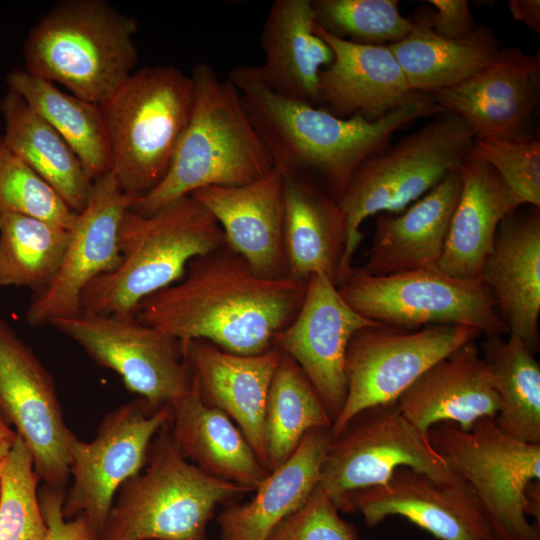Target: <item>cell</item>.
Wrapping results in <instances>:
<instances>
[{"instance_id": "obj_35", "label": "cell", "mask_w": 540, "mask_h": 540, "mask_svg": "<svg viewBox=\"0 0 540 540\" xmlns=\"http://www.w3.org/2000/svg\"><path fill=\"white\" fill-rule=\"evenodd\" d=\"M331 426L332 419L317 392L296 362L282 351L270 385L264 416L268 471L283 464L306 433Z\"/></svg>"}, {"instance_id": "obj_46", "label": "cell", "mask_w": 540, "mask_h": 540, "mask_svg": "<svg viewBox=\"0 0 540 540\" xmlns=\"http://www.w3.org/2000/svg\"><path fill=\"white\" fill-rule=\"evenodd\" d=\"M489 540H498L496 537H491Z\"/></svg>"}, {"instance_id": "obj_24", "label": "cell", "mask_w": 540, "mask_h": 540, "mask_svg": "<svg viewBox=\"0 0 540 540\" xmlns=\"http://www.w3.org/2000/svg\"><path fill=\"white\" fill-rule=\"evenodd\" d=\"M402 415L427 434L438 423L470 429L495 418L498 398L490 370L475 341L426 370L396 401Z\"/></svg>"}, {"instance_id": "obj_28", "label": "cell", "mask_w": 540, "mask_h": 540, "mask_svg": "<svg viewBox=\"0 0 540 540\" xmlns=\"http://www.w3.org/2000/svg\"><path fill=\"white\" fill-rule=\"evenodd\" d=\"M330 428L305 434L291 456L270 471L245 504H229L218 516L221 540H266L319 484Z\"/></svg>"}, {"instance_id": "obj_4", "label": "cell", "mask_w": 540, "mask_h": 540, "mask_svg": "<svg viewBox=\"0 0 540 540\" xmlns=\"http://www.w3.org/2000/svg\"><path fill=\"white\" fill-rule=\"evenodd\" d=\"M118 242L119 265L86 287L81 311L136 316L139 304L179 281L191 260L226 245L216 219L192 195L150 215L127 210Z\"/></svg>"}, {"instance_id": "obj_21", "label": "cell", "mask_w": 540, "mask_h": 540, "mask_svg": "<svg viewBox=\"0 0 540 540\" xmlns=\"http://www.w3.org/2000/svg\"><path fill=\"white\" fill-rule=\"evenodd\" d=\"M181 347L201 399L236 424L266 467L265 408L282 351L274 345L260 354L240 355L204 340L181 343Z\"/></svg>"}, {"instance_id": "obj_8", "label": "cell", "mask_w": 540, "mask_h": 540, "mask_svg": "<svg viewBox=\"0 0 540 540\" xmlns=\"http://www.w3.org/2000/svg\"><path fill=\"white\" fill-rule=\"evenodd\" d=\"M193 100L190 75L173 66H149L134 71L101 106L111 171L124 193L138 199L164 178Z\"/></svg>"}, {"instance_id": "obj_44", "label": "cell", "mask_w": 540, "mask_h": 540, "mask_svg": "<svg viewBox=\"0 0 540 540\" xmlns=\"http://www.w3.org/2000/svg\"><path fill=\"white\" fill-rule=\"evenodd\" d=\"M508 7L515 20L524 23L534 32L540 31L539 0H510Z\"/></svg>"}, {"instance_id": "obj_26", "label": "cell", "mask_w": 540, "mask_h": 540, "mask_svg": "<svg viewBox=\"0 0 540 540\" xmlns=\"http://www.w3.org/2000/svg\"><path fill=\"white\" fill-rule=\"evenodd\" d=\"M314 26L311 0H275L261 34L265 61L257 67L277 94L318 106L320 73L334 55Z\"/></svg>"}, {"instance_id": "obj_34", "label": "cell", "mask_w": 540, "mask_h": 540, "mask_svg": "<svg viewBox=\"0 0 540 540\" xmlns=\"http://www.w3.org/2000/svg\"><path fill=\"white\" fill-rule=\"evenodd\" d=\"M481 355L498 398L495 422L523 442L540 444V364L525 342L509 333L486 336Z\"/></svg>"}, {"instance_id": "obj_2", "label": "cell", "mask_w": 540, "mask_h": 540, "mask_svg": "<svg viewBox=\"0 0 540 540\" xmlns=\"http://www.w3.org/2000/svg\"><path fill=\"white\" fill-rule=\"evenodd\" d=\"M228 79L243 108L284 174L305 179L336 201L358 167L390 144L411 122L445 112L431 94L418 93L377 120L340 118L327 110L274 92L257 66L241 65Z\"/></svg>"}, {"instance_id": "obj_13", "label": "cell", "mask_w": 540, "mask_h": 540, "mask_svg": "<svg viewBox=\"0 0 540 540\" xmlns=\"http://www.w3.org/2000/svg\"><path fill=\"white\" fill-rule=\"evenodd\" d=\"M171 405L154 406L139 397L109 412L91 442L68 439L72 485L65 494L63 517H86L102 530L120 486L140 473L153 438L171 420Z\"/></svg>"}, {"instance_id": "obj_6", "label": "cell", "mask_w": 540, "mask_h": 540, "mask_svg": "<svg viewBox=\"0 0 540 540\" xmlns=\"http://www.w3.org/2000/svg\"><path fill=\"white\" fill-rule=\"evenodd\" d=\"M475 135L460 116L443 112L392 146L369 156L337 200L345 240L335 284L353 270L363 238V222L381 213L396 214L421 198L467 161Z\"/></svg>"}, {"instance_id": "obj_41", "label": "cell", "mask_w": 540, "mask_h": 540, "mask_svg": "<svg viewBox=\"0 0 540 540\" xmlns=\"http://www.w3.org/2000/svg\"><path fill=\"white\" fill-rule=\"evenodd\" d=\"M266 540H357L354 528L339 515L333 499L319 486L280 521Z\"/></svg>"}, {"instance_id": "obj_22", "label": "cell", "mask_w": 540, "mask_h": 540, "mask_svg": "<svg viewBox=\"0 0 540 540\" xmlns=\"http://www.w3.org/2000/svg\"><path fill=\"white\" fill-rule=\"evenodd\" d=\"M315 32L331 47L333 61L319 77L318 106L340 118L380 119L419 92L411 89L388 45L360 44L319 27Z\"/></svg>"}, {"instance_id": "obj_33", "label": "cell", "mask_w": 540, "mask_h": 540, "mask_svg": "<svg viewBox=\"0 0 540 540\" xmlns=\"http://www.w3.org/2000/svg\"><path fill=\"white\" fill-rule=\"evenodd\" d=\"M9 90L20 95L72 148L94 181L111 170L108 132L102 107L67 94L26 70L6 77Z\"/></svg>"}, {"instance_id": "obj_17", "label": "cell", "mask_w": 540, "mask_h": 540, "mask_svg": "<svg viewBox=\"0 0 540 540\" xmlns=\"http://www.w3.org/2000/svg\"><path fill=\"white\" fill-rule=\"evenodd\" d=\"M380 323L367 319L342 297L325 274H314L300 309L276 336V345L290 356L322 400L332 423L347 394L345 360L348 344L360 329Z\"/></svg>"}, {"instance_id": "obj_9", "label": "cell", "mask_w": 540, "mask_h": 540, "mask_svg": "<svg viewBox=\"0 0 540 540\" xmlns=\"http://www.w3.org/2000/svg\"><path fill=\"white\" fill-rule=\"evenodd\" d=\"M431 446L471 491L493 536L498 540H540L539 527L528 521L526 492L540 480V444L507 434L494 418L470 429L453 423L433 425Z\"/></svg>"}, {"instance_id": "obj_37", "label": "cell", "mask_w": 540, "mask_h": 540, "mask_svg": "<svg viewBox=\"0 0 540 540\" xmlns=\"http://www.w3.org/2000/svg\"><path fill=\"white\" fill-rule=\"evenodd\" d=\"M33 456L18 436L0 461V540H45Z\"/></svg>"}, {"instance_id": "obj_42", "label": "cell", "mask_w": 540, "mask_h": 540, "mask_svg": "<svg viewBox=\"0 0 540 540\" xmlns=\"http://www.w3.org/2000/svg\"><path fill=\"white\" fill-rule=\"evenodd\" d=\"M65 490L42 485L38 498L48 532L45 540H97L98 534L83 515L63 517Z\"/></svg>"}, {"instance_id": "obj_25", "label": "cell", "mask_w": 540, "mask_h": 540, "mask_svg": "<svg viewBox=\"0 0 540 540\" xmlns=\"http://www.w3.org/2000/svg\"><path fill=\"white\" fill-rule=\"evenodd\" d=\"M461 185L459 169L403 211L376 215L367 261L360 270L368 275L384 276L435 267Z\"/></svg>"}, {"instance_id": "obj_36", "label": "cell", "mask_w": 540, "mask_h": 540, "mask_svg": "<svg viewBox=\"0 0 540 540\" xmlns=\"http://www.w3.org/2000/svg\"><path fill=\"white\" fill-rule=\"evenodd\" d=\"M70 230L16 213L0 214V286L37 292L56 275Z\"/></svg>"}, {"instance_id": "obj_39", "label": "cell", "mask_w": 540, "mask_h": 540, "mask_svg": "<svg viewBox=\"0 0 540 540\" xmlns=\"http://www.w3.org/2000/svg\"><path fill=\"white\" fill-rule=\"evenodd\" d=\"M34 217L71 230L77 213L31 167L9 150L0 134V214Z\"/></svg>"}, {"instance_id": "obj_16", "label": "cell", "mask_w": 540, "mask_h": 540, "mask_svg": "<svg viewBox=\"0 0 540 540\" xmlns=\"http://www.w3.org/2000/svg\"><path fill=\"white\" fill-rule=\"evenodd\" d=\"M135 200L121 190L111 170L93 181L86 206L77 213L70 230L56 275L33 293L25 314L31 327L78 314L86 287L119 265V228Z\"/></svg>"}, {"instance_id": "obj_31", "label": "cell", "mask_w": 540, "mask_h": 540, "mask_svg": "<svg viewBox=\"0 0 540 540\" xmlns=\"http://www.w3.org/2000/svg\"><path fill=\"white\" fill-rule=\"evenodd\" d=\"M283 175L287 275L308 280L325 274L335 283L345 240L337 201L305 179Z\"/></svg>"}, {"instance_id": "obj_40", "label": "cell", "mask_w": 540, "mask_h": 540, "mask_svg": "<svg viewBox=\"0 0 540 540\" xmlns=\"http://www.w3.org/2000/svg\"><path fill=\"white\" fill-rule=\"evenodd\" d=\"M468 159L489 164L501 177L519 207H540V142L476 138Z\"/></svg>"}, {"instance_id": "obj_43", "label": "cell", "mask_w": 540, "mask_h": 540, "mask_svg": "<svg viewBox=\"0 0 540 540\" xmlns=\"http://www.w3.org/2000/svg\"><path fill=\"white\" fill-rule=\"evenodd\" d=\"M435 10L426 7L431 29L447 39H462L470 35L476 24L466 0H429Z\"/></svg>"}, {"instance_id": "obj_3", "label": "cell", "mask_w": 540, "mask_h": 540, "mask_svg": "<svg viewBox=\"0 0 540 540\" xmlns=\"http://www.w3.org/2000/svg\"><path fill=\"white\" fill-rule=\"evenodd\" d=\"M190 76L189 120L164 178L131 206L137 214L150 215L201 188L253 182L275 166L230 80L206 63L195 65Z\"/></svg>"}, {"instance_id": "obj_15", "label": "cell", "mask_w": 540, "mask_h": 540, "mask_svg": "<svg viewBox=\"0 0 540 540\" xmlns=\"http://www.w3.org/2000/svg\"><path fill=\"white\" fill-rule=\"evenodd\" d=\"M0 415L14 425L34 460L43 485L66 491L68 439L51 374L34 351L0 317Z\"/></svg>"}, {"instance_id": "obj_23", "label": "cell", "mask_w": 540, "mask_h": 540, "mask_svg": "<svg viewBox=\"0 0 540 540\" xmlns=\"http://www.w3.org/2000/svg\"><path fill=\"white\" fill-rule=\"evenodd\" d=\"M480 277L509 333L519 336L535 353L540 314L539 207L518 208L501 221Z\"/></svg>"}, {"instance_id": "obj_32", "label": "cell", "mask_w": 540, "mask_h": 540, "mask_svg": "<svg viewBox=\"0 0 540 540\" xmlns=\"http://www.w3.org/2000/svg\"><path fill=\"white\" fill-rule=\"evenodd\" d=\"M6 147L40 175L76 213L86 206L93 181L65 140L17 93L0 101Z\"/></svg>"}, {"instance_id": "obj_5", "label": "cell", "mask_w": 540, "mask_h": 540, "mask_svg": "<svg viewBox=\"0 0 540 540\" xmlns=\"http://www.w3.org/2000/svg\"><path fill=\"white\" fill-rule=\"evenodd\" d=\"M137 28L103 0L58 2L26 38L25 70L103 106L134 72Z\"/></svg>"}, {"instance_id": "obj_10", "label": "cell", "mask_w": 540, "mask_h": 540, "mask_svg": "<svg viewBox=\"0 0 540 540\" xmlns=\"http://www.w3.org/2000/svg\"><path fill=\"white\" fill-rule=\"evenodd\" d=\"M337 288L359 314L389 327L418 330L450 324L473 327L486 336L509 334L481 277L456 278L435 267L384 276L353 269Z\"/></svg>"}, {"instance_id": "obj_18", "label": "cell", "mask_w": 540, "mask_h": 540, "mask_svg": "<svg viewBox=\"0 0 540 540\" xmlns=\"http://www.w3.org/2000/svg\"><path fill=\"white\" fill-rule=\"evenodd\" d=\"M359 512L368 526L400 516L439 540H489L490 526L476 499L460 480L440 481L408 467L385 485L349 495L340 509Z\"/></svg>"}, {"instance_id": "obj_14", "label": "cell", "mask_w": 540, "mask_h": 540, "mask_svg": "<svg viewBox=\"0 0 540 540\" xmlns=\"http://www.w3.org/2000/svg\"><path fill=\"white\" fill-rule=\"evenodd\" d=\"M50 325L80 345L98 365L117 373L129 392L154 406L172 405L191 390L192 375L181 343L135 315L80 311Z\"/></svg>"}, {"instance_id": "obj_47", "label": "cell", "mask_w": 540, "mask_h": 540, "mask_svg": "<svg viewBox=\"0 0 540 540\" xmlns=\"http://www.w3.org/2000/svg\"><path fill=\"white\" fill-rule=\"evenodd\" d=\"M0 490H1V482H0Z\"/></svg>"}, {"instance_id": "obj_7", "label": "cell", "mask_w": 540, "mask_h": 540, "mask_svg": "<svg viewBox=\"0 0 540 540\" xmlns=\"http://www.w3.org/2000/svg\"><path fill=\"white\" fill-rule=\"evenodd\" d=\"M146 464L118 489L97 540H206L217 505L250 491L188 462L170 421L153 438Z\"/></svg>"}, {"instance_id": "obj_27", "label": "cell", "mask_w": 540, "mask_h": 540, "mask_svg": "<svg viewBox=\"0 0 540 540\" xmlns=\"http://www.w3.org/2000/svg\"><path fill=\"white\" fill-rule=\"evenodd\" d=\"M460 172V195L435 268L456 278H478L501 221L520 207L489 164L467 159Z\"/></svg>"}, {"instance_id": "obj_11", "label": "cell", "mask_w": 540, "mask_h": 540, "mask_svg": "<svg viewBox=\"0 0 540 540\" xmlns=\"http://www.w3.org/2000/svg\"><path fill=\"white\" fill-rule=\"evenodd\" d=\"M400 467L440 481L459 479L396 402L379 404L360 411L331 436L318 485L340 509L349 495L385 485Z\"/></svg>"}, {"instance_id": "obj_1", "label": "cell", "mask_w": 540, "mask_h": 540, "mask_svg": "<svg viewBox=\"0 0 540 540\" xmlns=\"http://www.w3.org/2000/svg\"><path fill=\"white\" fill-rule=\"evenodd\" d=\"M307 281L262 278L225 245L191 260L179 281L139 304L136 317L182 344L204 340L256 355L272 348L293 320Z\"/></svg>"}, {"instance_id": "obj_38", "label": "cell", "mask_w": 540, "mask_h": 540, "mask_svg": "<svg viewBox=\"0 0 540 540\" xmlns=\"http://www.w3.org/2000/svg\"><path fill=\"white\" fill-rule=\"evenodd\" d=\"M315 22L326 32L360 44L385 45L405 37L411 18L397 0H311ZM387 44V45H388Z\"/></svg>"}, {"instance_id": "obj_12", "label": "cell", "mask_w": 540, "mask_h": 540, "mask_svg": "<svg viewBox=\"0 0 540 540\" xmlns=\"http://www.w3.org/2000/svg\"><path fill=\"white\" fill-rule=\"evenodd\" d=\"M480 335L476 328L450 324L418 330L380 324L358 330L347 347V394L331 436L360 411L396 402L426 370Z\"/></svg>"}, {"instance_id": "obj_30", "label": "cell", "mask_w": 540, "mask_h": 540, "mask_svg": "<svg viewBox=\"0 0 540 540\" xmlns=\"http://www.w3.org/2000/svg\"><path fill=\"white\" fill-rule=\"evenodd\" d=\"M412 28L401 40L388 44L415 92L434 93L456 86L489 67L502 47L491 29L476 27L462 39L433 32L426 7L411 17Z\"/></svg>"}, {"instance_id": "obj_29", "label": "cell", "mask_w": 540, "mask_h": 540, "mask_svg": "<svg viewBox=\"0 0 540 540\" xmlns=\"http://www.w3.org/2000/svg\"><path fill=\"white\" fill-rule=\"evenodd\" d=\"M170 430L183 456L217 478L254 491L268 469L236 424L206 404L193 381L191 390L171 405Z\"/></svg>"}, {"instance_id": "obj_20", "label": "cell", "mask_w": 540, "mask_h": 540, "mask_svg": "<svg viewBox=\"0 0 540 540\" xmlns=\"http://www.w3.org/2000/svg\"><path fill=\"white\" fill-rule=\"evenodd\" d=\"M216 219L226 246L255 274L287 277L284 249V175L276 166L263 177L239 186H210L191 194Z\"/></svg>"}, {"instance_id": "obj_19", "label": "cell", "mask_w": 540, "mask_h": 540, "mask_svg": "<svg viewBox=\"0 0 540 540\" xmlns=\"http://www.w3.org/2000/svg\"><path fill=\"white\" fill-rule=\"evenodd\" d=\"M445 111L460 116L476 138L528 140L540 95V60L518 47L502 48L494 63L472 78L431 93Z\"/></svg>"}, {"instance_id": "obj_45", "label": "cell", "mask_w": 540, "mask_h": 540, "mask_svg": "<svg viewBox=\"0 0 540 540\" xmlns=\"http://www.w3.org/2000/svg\"><path fill=\"white\" fill-rule=\"evenodd\" d=\"M17 438L16 432L12 431L9 425L0 415V461L12 448Z\"/></svg>"}]
</instances>
